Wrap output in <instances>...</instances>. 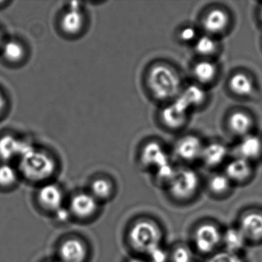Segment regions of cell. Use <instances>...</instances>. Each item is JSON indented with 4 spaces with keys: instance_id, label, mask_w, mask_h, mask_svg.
<instances>
[{
    "instance_id": "6da1fadb",
    "label": "cell",
    "mask_w": 262,
    "mask_h": 262,
    "mask_svg": "<svg viewBox=\"0 0 262 262\" xmlns=\"http://www.w3.org/2000/svg\"><path fill=\"white\" fill-rule=\"evenodd\" d=\"M147 85L156 99L168 101L177 98L182 90L179 73L165 63H157L151 67L147 75Z\"/></svg>"
},
{
    "instance_id": "7a4b0ae2",
    "label": "cell",
    "mask_w": 262,
    "mask_h": 262,
    "mask_svg": "<svg viewBox=\"0 0 262 262\" xmlns=\"http://www.w3.org/2000/svg\"><path fill=\"white\" fill-rule=\"evenodd\" d=\"M19 159V171L26 179L33 182L47 180L56 170V162L53 158L31 143L29 144Z\"/></svg>"
},
{
    "instance_id": "3957f363",
    "label": "cell",
    "mask_w": 262,
    "mask_h": 262,
    "mask_svg": "<svg viewBox=\"0 0 262 262\" xmlns=\"http://www.w3.org/2000/svg\"><path fill=\"white\" fill-rule=\"evenodd\" d=\"M162 239L160 227L151 220L136 222L129 233V240L133 248L147 254L156 247L160 246Z\"/></svg>"
},
{
    "instance_id": "277c9868",
    "label": "cell",
    "mask_w": 262,
    "mask_h": 262,
    "mask_svg": "<svg viewBox=\"0 0 262 262\" xmlns=\"http://www.w3.org/2000/svg\"><path fill=\"white\" fill-rule=\"evenodd\" d=\"M199 177L191 168L177 169L168 186L170 194L176 200L185 201L191 199L197 192Z\"/></svg>"
},
{
    "instance_id": "5b68a950",
    "label": "cell",
    "mask_w": 262,
    "mask_h": 262,
    "mask_svg": "<svg viewBox=\"0 0 262 262\" xmlns=\"http://www.w3.org/2000/svg\"><path fill=\"white\" fill-rule=\"evenodd\" d=\"M194 246L202 254H210L217 249L222 242V233L212 223H203L197 227L193 235Z\"/></svg>"
},
{
    "instance_id": "8992f818",
    "label": "cell",
    "mask_w": 262,
    "mask_h": 262,
    "mask_svg": "<svg viewBox=\"0 0 262 262\" xmlns=\"http://www.w3.org/2000/svg\"><path fill=\"white\" fill-rule=\"evenodd\" d=\"M237 228L242 231L247 242L262 241V213L255 211L245 213L241 217Z\"/></svg>"
},
{
    "instance_id": "52a82bcc",
    "label": "cell",
    "mask_w": 262,
    "mask_h": 262,
    "mask_svg": "<svg viewBox=\"0 0 262 262\" xmlns=\"http://www.w3.org/2000/svg\"><path fill=\"white\" fill-rule=\"evenodd\" d=\"M203 148L204 145L199 137L194 135H188L178 142L176 153L182 161L194 162L201 159Z\"/></svg>"
},
{
    "instance_id": "ba28073f",
    "label": "cell",
    "mask_w": 262,
    "mask_h": 262,
    "mask_svg": "<svg viewBox=\"0 0 262 262\" xmlns=\"http://www.w3.org/2000/svg\"><path fill=\"white\" fill-rule=\"evenodd\" d=\"M99 202L90 193H79L72 199L70 209L76 217L87 219L96 213Z\"/></svg>"
},
{
    "instance_id": "9c48e42d",
    "label": "cell",
    "mask_w": 262,
    "mask_h": 262,
    "mask_svg": "<svg viewBox=\"0 0 262 262\" xmlns=\"http://www.w3.org/2000/svg\"><path fill=\"white\" fill-rule=\"evenodd\" d=\"M237 157L250 162L260 158L262 154V139L257 135L249 134L242 137L236 147Z\"/></svg>"
},
{
    "instance_id": "30bf717a",
    "label": "cell",
    "mask_w": 262,
    "mask_h": 262,
    "mask_svg": "<svg viewBox=\"0 0 262 262\" xmlns=\"http://www.w3.org/2000/svg\"><path fill=\"white\" fill-rule=\"evenodd\" d=\"M59 253L61 262H83L86 257L87 250L82 241L70 238L61 245Z\"/></svg>"
},
{
    "instance_id": "8fae6325",
    "label": "cell",
    "mask_w": 262,
    "mask_h": 262,
    "mask_svg": "<svg viewBox=\"0 0 262 262\" xmlns=\"http://www.w3.org/2000/svg\"><path fill=\"white\" fill-rule=\"evenodd\" d=\"M229 16L225 10L215 8L210 10L203 19L204 29L208 35L223 33L229 25Z\"/></svg>"
},
{
    "instance_id": "7c38bea8",
    "label": "cell",
    "mask_w": 262,
    "mask_h": 262,
    "mask_svg": "<svg viewBox=\"0 0 262 262\" xmlns=\"http://www.w3.org/2000/svg\"><path fill=\"white\" fill-rule=\"evenodd\" d=\"M142 161L146 166L158 168L169 163V157L163 147L156 142L147 143L142 151Z\"/></svg>"
},
{
    "instance_id": "4fadbf2b",
    "label": "cell",
    "mask_w": 262,
    "mask_h": 262,
    "mask_svg": "<svg viewBox=\"0 0 262 262\" xmlns=\"http://www.w3.org/2000/svg\"><path fill=\"white\" fill-rule=\"evenodd\" d=\"M30 142L23 141L11 135H7L0 139V159L11 160L20 157Z\"/></svg>"
},
{
    "instance_id": "5bb4252c",
    "label": "cell",
    "mask_w": 262,
    "mask_h": 262,
    "mask_svg": "<svg viewBox=\"0 0 262 262\" xmlns=\"http://www.w3.org/2000/svg\"><path fill=\"white\" fill-rule=\"evenodd\" d=\"M38 199L43 208L50 211H59L62 208V191L54 184H47L39 189Z\"/></svg>"
},
{
    "instance_id": "9a60e30c",
    "label": "cell",
    "mask_w": 262,
    "mask_h": 262,
    "mask_svg": "<svg viewBox=\"0 0 262 262\" xmlns=\"http://www.w3.org/2000/svg\"><path fill=\"white\" fill-rule=\"evenodd\" d=\"M251 162L237 157L227 164L225 174L231 182H243L252 174Z\"/></svg>"
},
{
    "instance_id": "2e32d148",
    "label": "cell",
    "mask_w": 262,
    "mask_h": 262,
    "mask_svg": "<svg viewBox=\"0 0 262 262\" xmlns=\"http://www.w3.org/2000/svg\"><path fill=\"white\" fill-rule=\"evenodd\" d=\"M226 145L221 142H214L204 145L201 160L208 167H216L223 163L228 156Z\"/></svg>"
},
{
    "instance_id": "e0dca14e",
    "label": "cell",
    "mask_w": 262,
    "mask_h": 262,
    "mask_svg": "<svg viewBox=\"0 0 262 262\" xmlns=\"http://www.w3.org/2000/svg\"><path fill=\"white\" fill-rule=\"evenodd\" d=\"M85 21L82 10H68L62 16L60 27L66 34L76 36L83 30Z\"/></svg>"
},
{
    "instance_id": "ac0fdd59",
    "label": "cell",
    "mask_w": 262,
    "mask_h": 262,
    "mask_svg": "<svg viewBox=\"0 0 262 262\" xmlns=\"http://www.w3.org/2000/svg\"><path fill=\"white\" fill-rule=\"evenodd\" d=\"M228 122L231 131L242 137L251 134L254 125V121L251 116L241 110L233 112L228 118Z\"/></svg>"
},
{
    "instance_id": "d6986e66",
    "label": "cell",
    "mask_w": 262,
    "mask_h": 262,
    "mask_svg": "<svg viewBox=\"0 0 262 262\" xmlns=\"http://www.w3.org/2000/svg\"><path fill=\"white\" fill-rule=\"evenodd\" d=\"M230 90L236 96L246 97L252 94L254 90V84L252 79L245 73H234L230 78L228 82Z\"/></svg>"
},
{
    "instance_id": "ffe728a7",
    "label": "cell",
    "mask_w": 262,
    "mask_h": 262,
    "mask_svg": "<svg viewBox=\"0 0 262 262\" xmlns=\"http://www.w3.org/2000/svg\"><path fill=\"white\" fill-rule=\"evenodd\" d=\"M188 113L180 110L174 102L165 107L161 113V119L164 125L171 129L181 128L186 122Z\"/></svg>"
},
{
    "instance_id": "44dd1931",
    "label": "cell",
    "mask_w": 262,
    "mask_h": 262,
    "mask_svg": "<svg viewBox=\"0 0 262 262\" xmlns=\"http://www.w3.org/2000/svg\"><path fill=\"white\" fill-rule=\"evenodd\" d=\"M225 251L239 254L245 248L247 240L238 228H230L222 233V242Z\"/></svg>"
},
{
    "instance_id": "7402d4cb",
    "label": "cell",
    "mask_w": 262,
    "mask_h": 262,
    "mask_svg": "<svg viewBox=\"0 0 262 262\" xmlns=\"http://www.w3.org/2000/svg\"><path fill=\"white\" fill-rule=\"evenodd\" d=\"M217 66L212 61H199L193 68V74L198 82L202 84H208L212 82L217 76Z\"/></svg>"
},
{
    "instance_id": "603a6c76",
    "label": "cell",
    "mask_w": 262,
    "mask_h": 262,
    "mask_svg": "<svg viewBox=\"0 0 262 262\" xmlns=\"http://www.w3.org/2000/svg\"><path fill=\"white\" fill-rule=\"evenodd\" d=\"M179 97L189 107L199 106L205 102L206 93L205 90L199 85H190L179 95Z\"/></svg>"
},
{
    "instance_id": "cb8c5ba5",
    "label": "cell",
    "mask_w": 262,
    "mask_h": 262,
    "mask_svg": "<svg viewBox=\"0 0 262 262\" xmlns=\"http://www.w3.org/2000/svg\"><path fill=\"white\" fill-rule=\"evenodd\" d=\"M3 54L8 62L17 63L25 58L26 49L19 41L10 40L3 46Z\"/></svg>"
},
{
    "instance_id": "d4e9b609",
    "label": "cell",
    "mask_w": 262,
    "mask_h": 262,
    "mask_svg": "<svg viewBox=\"0 0 262 262\" xmlns=\"http://www.w3.org/2000/svg\"><path fill=\"white\" fill-rule=\"evenodd\" d=\"M113 184L110 180L97 179L92 183L90 194L99 202L100 200L108 199L113 194Z\"/></svg>"
},
{
    "instance_id": "484cf974",
    "label": "cell",
    "mask_w": 262,
    "mask_h": 262,
    "mask_svg": "<svg viewBox=\"0 0 262 262\" xmlns=\"http://www.w3.org/2000/svg\"><path fill=\"white\" fill-rule=\"evenodd\" d=\"M194 43L195 51L201 56H209L217 52V42L213 36L204 35L198 38Z\"/></svg>"
},
{
    "instance_id": "4316f807",
    "label": "cell",
    "mask_w": 262,
    "mask_h": 262,
    "mask_svg": "<svg viewBox=\"0 0 262 262\" xmlns=\"http://www.w3.org/2000/svg\"><path fill=\"white\" fill-rule=\"evenodd\" d=\"M231 182L225 174H216L211 176L208 182V187L211 192L217 195H222L229 191Z\"/></svg>"
},
{
    "instance_id": "83f0119b",
    "label": "cell",
    "mask_w": 262,
    "mask_h": 262,
    "mask_svg": "<svg viewBox=\"0 0 262 262\" xmlns=\"http://www.w3.org/2000/svg\"><path fill=\"white\" fill-rule=\"evenodd\" d=\"M18 180V173L11 165L3 164L0 165V186L4 188L13 186Z\"/></svg>"
},
{
    "instance_id": "f1b7e54d",
    "label": "cell",
    "mask_w": 262,
    "mask_h": 262,
    "mask_svg": "<svg viewBox=\"0 0 262 262\" xmlns=\"http://www.w3.org/2000/svg\"><path fill=\"white\" fill-rule=\"evenodd\" d=\"M193 254L186 245H178L171 253L172 262H192Z\"/></svg>"
},
{
    "instance_id": "f546056e",
    "label": "cell",
    "mask_w": 262,
    "mask_h": 262,
    "mask_svg": "<svg viewBox=\"0 0 262 262\" xmlns=\"http://www.w3.org/2000/svg\"><path fill=\"white\" fill-rule=\"evenodd\" d=\"M156 171H157L156 176H157L158 180L162 183L168 185L174 178L177 169L169 162L156 168Z\"/></svg>"
},
{
    "instance_id": "4dcf8cb0",
    "label": "cell",
    "mask_w": 262,
    "mask_h": 262,
    "mask_svg": "<svg viewBox=\"0 0 262 262\" xmlns=\"http://www.w3.org/2000/svg\"><path fill=\"white\" fill-rule=\"evenodd\" d=\"M205 262H245L239 254L228 251L214 253Z\"/></svg>"
},
{
    "instance_id": "1f68e13d",
    "label": "cell",
    "mask_w": 262,
    "mask_h": 262,
    "mask_svg": "<svg viewBox=\"0 0 262 262\" xmlns=\"http://www.w3.org/2000/svg\"><path fill=\"white\" fill-rule=\"evenodd\" d=\"M179 39L185 43L195 42L198 38V32L195 28L192 27H185L179 32Z\"/></svg>"
},
{
    "instance_id": "d6a6232c",
    "label": "cell",
    "mask_w": 262,
    "mask_h": 262,
    "mask_svg": "<svg viewBox=\"0 0 262 262\" xmlns=\"http://www.w3.org/2000/svg\"><path fill=\"white\" fill-rule=\"evenodd\" d=\"M148 255L149 256L151 262H166L168 259V253L161 248V246L156 247L151 250Z\"/></svg>"
},
{
    "instance_id": "836d02e7",
    "label": "cell",
    "mask_w": 262,
    "mask_h": 262,
    "mask_svg": "<svg viewBox=\"0 0 262 262\" xmlns=\"http://www.w3.org/2000/svg\"><path fill=\"white\" fill-rule=\"evenodd\" d=\"M6 107V100L3 95L0 93V116L4 113Z\"/></svg>"
},
{
    "instance_id": "e575fe53",
    "label": "cell",
    "mask_w": 262,
    "mask_h": 262,
    "mask_svg": "<svg viewBox=\"0 0 262 262\" xmlns=\"http://www.w3.org/2000/svg\"><path fill=\"white\" fill-rule=\"evenodd\" d=\"M129 262H146V261H145V260H142V259L134 258V259H132V260H130Z\"/></svg>"
},
{
    "instance_id": "d590c367",
    "label": "cell",
    "mask_w": 262,
    "mask_h": 262,
    "mask_svg": "<svg viewBox=\"0 0 262 262\" xmlns=\"http://www.w3.org/2000/svg\"><path fill=\"white\" fill-rule=\"evenodd\" d=\"M2 36H1V34H0V47L2 46Z\"/></svg>"
},
{
    "instance_id": "8d00e7d4",
    "label": "cell",
    "mask_w": 262,
    "mask_h": 262,
    "mask_svg": "<svg viewBox=\"0 0 262 262\" xmlns=\"http://www.w3.org/2000/svg\"><path fill=\"white\" fill-rule=\"evenodd\" d=\"M260 19H261L262 21V8L261 10H260Z\"/></svg>"
},
{
    "instance_id": "74e56055",
    "label": "cell",
    "mask_w": 262,
    "mask_h": 262,
    "mask_svg": "<svg viewBox=\"0 0 262 262\" xmlns=\"http://www.w3.org/2000/svg\"><path fill=\"white\" fill-rule=\"evenodd\" d=\"M53 262H61V261H53Z\"/></svg>"
}]
</instances>
